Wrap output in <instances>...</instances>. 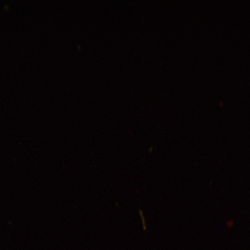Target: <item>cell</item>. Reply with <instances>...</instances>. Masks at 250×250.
Returning a JSON list of instances; mask_svg holds the SVG:
<instances>
[]
</instances>
